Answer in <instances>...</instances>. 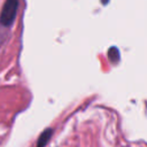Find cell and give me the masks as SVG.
Here are the masks:
<instances>
[{
  "mask_svg": "<svg viewBox=\"0 0 147 147\" xmlns=\"http://www.w3.org/2000/svg\"><path fill=\"white\" fill-rule=\"evenodd\" d=\"M108 55H109V59L113 61V62H116L118 59H119V53H118V49L116 47H113L109 49L108 52Z\"/></svg>",
  "mask_w": 147,
  "mask_h": 147,
  "instance_id": "3",
  "label": "cell"
},
{
  "mask_svg": "<svg viewBox=\"0 0 147 147\" xmlns=\"http://www.w3.org/2000/svg\"><path fill=\"white\" fill-rule=\"evenodd\" d=\"M52 132H53L52 129L45 130V131L39 136V138H38V140H37V146H36V147H45V146L47 145L48 140H49L51 137H52Z\"/></svg>",
  "mask_w": 147,
  "mask_h": 147,
  "instance_id": "2",
  "label": "cell"
},
{
  "mask_svg": "<svg viewBox=\"0 0 147 147\" xmlns=\"http://www.w3.org/2000/svg\"><path fill=\"white\" fill-rule=\"evenodd\" d=\"M17 7H18V1L17 0H7L1 15H0V23L2 25H10L16 16L17 13Z\"/></svg>",
  "mask_w": 147,
  "mask_h": 147,
  "instance_id": "1",
  "label": "cell"
}]
</instances>
